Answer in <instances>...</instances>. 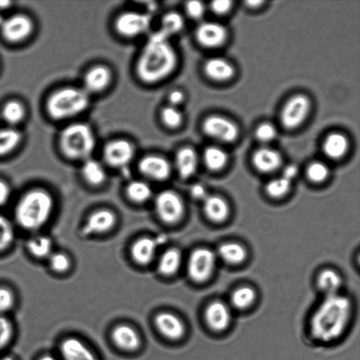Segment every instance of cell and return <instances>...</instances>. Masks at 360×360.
<instances>
[{
	"instance_id": "1",
	"label": "cell",
	"mask_w": 360,
	"mask_h": 360,
	"mask_svg": "<svg viewBox=\"0 0 360 360\" xmlns=\"http://www.w3.org/2000/svg\"><path fill=\"white\" fill-rule=\"evenodd\" d=\"M177 65L178 56L169 38L158 31L149 37L141 51L136 74L142 82L154 84L169 77Z\"/></svg>"
},
{
	"instance_id": "2",
	"label": "cell",
	"mask_w": 360,
	"mask_h": 360,
	"mask_svg": "<svg viewBox=\"0 0 360 360\" xmlns=\"http://www.w3.org/2000/svg\"><path fill=\"white\" fill-rule=\"evenodd\" d=\"M350 314L351 304L346 297L338 293L327 295L311 318V335L323 342L338 339L345 331Z\"/></svg>"
},
{
	"instance_id": "3",
	"label": "cell",
	"mask_w": 360,
	"mask_h": 360,
	"mask_svg": "<svg viewBox=\"0 0 360 360\" xmlns=\"http://www.w3.org/2000/svg\"><path fill=\"white\" fill-rule=\"evenodd\" d=\"M54 207L52 195L42 188H33L25 192L14 209V217L22 229L35 232L49 221Z\"/></svg>"
},
{
	"instance_id": "4",
	"label": "cell",
	"mask_w": 360,
	"mask_h": 360,
	"mask_svg": "<svg viewBox=\"0 0 360 360\" xmlns=\"http://www.w3.org/2000/svg\"><path fill=\"white\" fill-rule=\"evenodd\" d=\"M96 136L91 127L84 122L67 126L60 136L63 155L72 160H86L96 147Z\"/></svg>"
},
{
	"instance_id": "5",
	"label": "cell",
	"mask_w": 360,
	"mask_h": 360,
	"mask_svg": "<svg viewBox=\"0 0 360 360\" xmlns=\"http://www.w3.org/2000/svg\"><path fill=\"white\" fill-rule=\"evenodd\" d=\"M89 105L90 95L82 88L65 87L50 96L47 110L53 118L64 120L84 112Z\"/></svg>"
},
{
	"instance_id": "6",
	"label": "cell",
	"mask_w": 360,
	"mask_h": 360,
	"mask_svg": "<svg viewBox=\"0 0 360 360\" xmlns=\"http://www.w3.org/2000/svg\"><path fill=\"white\" fill-rule=\"evenodd\" d=\"M151 21V16L148 13L130 11L120 14L114 25L120 35L133 38L146 32Z\"/></svg>"
},
{
	"instance_id": "7",
	"label": "cell",
	"mask_w": 360,
	"mask_h": 360,
	"mask_svg": "<svg viewBox=\"0 0 360 360\" xmlns=\"http://www.w3.org/2000/svg\"><path fill=\"white\" fill-rule=\"evenodd\" d=\"M215 265L214 253L207 248H198L191 255L188 262V273L195 282L208 279Z\"/></svg>"
},
{
	"instance_id": "8",
	"label": "cell",
	"mask_w": 360,
	"mask_h": 360,
	"mask_svg": "<svg viewBox=\"0 0 360 360\" xmlns=\"http://www.w3.org/2000/svg\"><path fill=\"white\" fill-rule=\"evenodd\" d=\"M202 129L207 136L224 142L234 141L238 134V129L235 123L219 115L206 117Z\"/></svg>"
},
{
	"instance_id": "9",
	"label": "cell",
	"mask_w": 360,
	"mask_h": 360,
	"mask_svg": "<svg viewBox=\"0 0 360 360\" xmlns=\"http://www.w3.org/2000/svg\"><path fill=\"white\" fill-rule=\"evenodd\" d=\"M155 208L162 221L172 224L181 219L184 207L181 199L176 193L165 191L156 198Z\"/></svg>"
},
{
	"instance_id": "10",
	"label": "cell",
	"mask_w": 360,
	"mask_h": 360,
	"mask_svg": "<svg viewBox=\"0 0 360 360\" xmlns=\"http://www.w3.org/2000/svg\"><path fill=\"white\" fill-rule=\"evenodd\" d=\"M309 109V101L304 95H296L288 101L282 110L281 121L287 129L298 127L305 119Z\"/></svg>"
},
{
	"instance_id": "11",
	"label": "cell",
	"mask_w": 360,
	"mask_h": 360,
	"mask_svg": "<svg viewBox=\"0 0 360 360\" xmlns=\"http://www.w3.org/2000/svg\"><path fill=\"white\" fill-rule=\"evenodd\" d=\"M135 153L133 144L125 139H115L108 142L103 148L105 162L113 167H124L131 162Z\"/></svg>"
},
{
	"instance_id": "12",
	"label": "cell",
	"mask_w": 360,
	"mask_h": 360,
	"mask_svg": "<svg viewBox=\"0 0 360 360\" xmlns=\"http://www.w3.org/2000/svg\"><path fill=\"white\" fill-rule=\"evenodd\" d=\"M56 352L60 360H97L81 340L72 336L60 340Z\"/></svg>"
},
{
	"instance_id": "13",
	"label": "cell",
	"mask_w": 360,
	"mask_h": 360,
	"mask_svg": "<svg viewBox=\"0 0 360 360\" xmlns=\"http://www.w3.org/2000/svg\"><path fill=\"white\" fill-rule=\"evenodd\" d=\"M112 79L110 68L103 65H94L85 72L82 88L89 95L101 93L110 86Z\"/></svg>"
},
{
	"instance_id": "14",
	"label": "cell",
	"mask_w": 360,
	"mask_h": 360,
	"mask_svg": "<svg viewBox=\"0 0 360 360\" xmlns=\"http://www.w3.org/2000/svg\"><path fill=\"white\" fill-rule=\"evenodd\" d=\"M195 39L202 46L214 48L221 45L226 37V28L215 22H201L195 32Z\"/></svg>"
},
{
	"instance_id": "15",
	"label": "cell",
	"mask_w": 360,
	"mask_h": 360,
	"mask_svg": "<svg viewBox=\"0 0 360 360\" xmlns=\"http://www.w3.org/2000/svg\"><path fill=\"white\" fill-rule=\"evenodd\" d=\"M1 27L2 33L7 40L19 41L30 34L32 25L29 18L18 14L5 19Z\"/></svg>"
},
{
	"instance_id": "16",
	"label": "cell",
	"mask_w": 360,
	"mask_h": 360,
	"mask_svg": "<svg viewBox=\"0 0 360 360\" xmlns=\"http://www.w3.org/2000/svg\"><path fill=\"white\" fill-rule=\"evenodd\" d=\"M205 321L214 331L226 330L231 321V313L229 307L219 301L210 303L205 312Z\"/></svg>"
},
{
	"instance_id": "17",
	"label": "cell",
	"mask_w": 360,
	"mask_h": 360,
	"mask_svg": "<svg viewBox=\"0 0 360 360\" xmlns=\"http://www.w3.org/2000/svg\"><path fill=\"white\" fill-rule=\"evenodd\" d=\"M155 323L160 333L170 340H179L185 333V326L182 321L169 312L159 313L155 316Z\"/></svg>"
},
{
	"instance_id": "18",
	"label": "cell",
	"mask_w": 360,
	"mask_h": 360,
	"mask_svg": "<svg viewBox=\"0 0 360 360\" xmlns=\"http://www.w3.org/2000/svg\"><path fill=\"white\" fill-rule=\"evenodd\" d=\"M139 168L144 175L155 180H164L170 173V165L167 160L155 155L143 157L139 162Z\"/></svg>"
},
{
	"instance_id": "19",
	"label": "cell",
	"mask_w": 360,
	"mask_h": 360,
	"mask_svg": "<svg viewBox=\"0 0 360 360\" xmlns=\"http://www.w3.org/2000/svg\"><path fill=\"white\" fill-rule=\"evenodd\" d=\"M115 214L108 210L94 212L87 219L82 230L84 236L99 233L110 230L115 224Z\"/></svg>"
},
{
	"instance_id": "20",
	"label": "cell",
	"mask_w": 360,
	"mask_h": 360,
	"mask_svg": "<svg viewBox=\"0 0 360 360\" xmlns=\"http://www.w3.org/2000/svg\"><path fill=\"white\" fill-rule=\"evenodd\" d=\"M112 338L115 344L124 350H136L141 345V339L137 332L127 325L116 326L112 330Z\"/></svg>"
},
{
	"instance_id": "21",
	"label": "cell",
	"mask_w": 360,
	"mask_h": 360,
	"mask_svg": "<svg viewBox=\"0 0 360 360\" xmlns=\"http://www.w3.org/2000/svg\"><path fill=\"white\" fill-rule=\"evenodd\" d=\"M280 153L270 148L257 150L252 157L254 166L260 172H269L276 169L281 163Z\"/></svg>"
},
{
	"instance_id": "22",
	"label": "cell",
	"mask_w": 360,
	"mask_h": 360,
	"mask_svg": "<svg viewBox=\"0 0 360 360\" xmlns=\"http://www.w3.org/2000/svg\"><path fill=\"white\" fill-rule=\"evenodd\" d=\"M205 74L214 81H225L234 74L233 66L221 58H211L205 61L203 66Z\"/></svg>"
},
{
	"instance_id": "23",
	"label": "cell",
	"mask_w": 360,
	"mask_h": 360,
	"mask_svg": "<svg viewBox=\"0 0 360 360\" xmlns=\"http://www.w3.org/2000/svg\"><path fill=\"white\" fill-rule=\"evenodd\" d=\"M18 335V326L13 316L0 315V355L9 352Z\"/></svg>"
},
{
	"instance_id": "24",
	"label": "cell",
	"mask_w": 360,
	"mask_h": 360,
	"mask_svg": "<svg viewBox=\"0 0 360 360\" xmlns=\"http://www.w3.org/2000/svg\"><path fill=\"white\" fill-rule=\"evenodd\" d=\"M176 165L179 175L186 179L192 176L198 165L195 151L191 147H184L176 155Z\"/></svg>"
},
{
	"instance_id": "25",
	"label": "cell",
	"mask_w": 360,
	"mask_h": 360,
	"mask_svg": "<svg viewBox=\"0 0 360 360\" xmlns=\"http://www.w3.org/2000/svg\"><path fill=\"white\" fill-rule=\"evenodd\" d=\"M158 240L151 238H142L133 245L131 255L139 264H147L153 257L158 247Z\"/></svg>"
},
{
	"instance_id": "26",
	"label": "cell",
	"mask_w": 360,
	"mask_h": 360,
	"mask_svg": "<svg viewBox=\"0 0 360 360\" xmlns=\"http://www.w3.org/2000/svg\"><path fill=\"white\" fill-rule=\"evenodd\" d=\"M204 211L212 221H224L229 215V208L226 202L219 196H207L204 201Z\"/></svg>"
},
{
	"instance_id": "27",
	"label": "cell",
	"mask_w": 360,
	"mask_h": 360,
	"mask_svg": "<svg viewBox=\"0 0 360 360\" xmlns=\"http://www.w3.org/2000/svg\"><path fill=\"white\" fill-rule=\"evenodd\" d=\"M52 240L48 236L35 234L27 241V249L34 257L38 259L48 258L53 252Z\"/></svg>"
},
{
	"instance_id": "28",
	"label": "cell",
	"mask_w": 360,
	"mask_h": 360,
	"mask_svg": "<svg viewBox=\"0 0 360 360\" xmlns=\"http://www.w3.org/2000/svg\"><path fill=\"white\" fill-rule=\"evenodd\" d=\"M348 148L346 137L339 133H333L327 136L323 145L324 153L332 159L342 157Z\"/></svg>"
},
{
	"instance_id": "29",
	"label": "cell",
	"mask_w": 360,
	"mask_h": 360,
	"mask_svg": "<svg viewBox=\"0 0 360 360\" xmlns=\"http://www.w3.org/2000/svg\"><path fill=\"white\" fill-rule=\"evenodd\" d=\"M160 25L161 27L159 31L169 38L183 30L185 26V20L179 13L169 11L163 15Z\"/></svg>"
},
{
	"instance_id": "30",
	"label": "cell",
	"mask_w": 360,
	"mask_h": 360,
	"mask_svg": "<svg viewBox=\"0 0 360 360\" xmlns=\"http://www.w3.org/2000/svg\"><path fill=\"white\" fill-rule=\"evenodd\" d=\"M82 173L85 180L92 185L101 184L105 179L104 168L101 163L93 159L85 160Z\"/></svg>"
},
{
	"instance_id": "31",
	"label": "cell",
	"mask_w": 360,
	"mask_h": 360,
	"mask_svg": "<svg viewBox=\"0 0 360 360\" xmlns=\"http://www.w3.org/2000/svg\"><path fill=\"white\" fill-rule=\"evenodd\" d=\"M218 253L224 261L229 264L240 263L246 257L245 249L235 243L221 244L218 248Z\"/></svg>"
},
{
	"instance_id": "32",
	"label": "cell",
	"mask_w": 360,
	"mask_h": 360,
	"mask_svg": "<svg viewBox=\"0 0 360 360\" xmlns=\"http://www.w3.org/2000/svg\"><path fill=\"white\" fill-rule=\"evenodd\" d=\"M203 160L210 169L219 170L226 164L228 155L223 149L217 146H210L204 150Z\"/></svg>"
},
{
	"instance_id": "33",
	"label": "cell",
	"mask_w": 360,
	"mask_h": 360,
	"mask_svg": "<svg viewBox=\"0 0 360 360\" xmlns=\"http://www.w3.org/2000/svg\"><path fill=\"white\" fill-rule=\"evenodd\" d=\"M181 263V254L176 249L167 250L160 257L158 271L163 275L169 276L174 274Z\"/></svg>"
},
{
	"instance_id": "34",
	"label": "cell",
	"mask_w": 360,
	"mask_h": 360,
	"mask_svg": "<svg viewBox=\"0 0 360 360\" xmlns=\"http://www.w3.org/2000/svg\"><path fill=\"white\" fill-rule=\"evenodd\" d=\"M160 117L163 125L171 129L179 128L184 120V114L180 108L169 105L162 108Z\"/></svg>"
},
{
	"instance_id": "35",
	"label": "cell",
	"mask_w": 360,
	"mask_h": 360,
	"mask_svg": "<svg viewBox=\"0 0 360 360\" xmlns=\"http://www.w3.org/2000/svg\"><path fill=\"white\" fill-rule=\"evenodd\" d=\"M17 305L15 291L9 286L0 285V315L13 316Z\"/></svg>"
},
{
	"instance_id": "36",
	"label": "cell",
	"mask_w": 360,
	"mask_h": 360,
	"mask_svg": "<svg viewBox=\"0 0 360 360\" xmlns=\"http://www.w3.org/2000/svg\"><path fill=\"white\" fill-rule=\"evenodd\" d=\"M341 282L339 275L330 269L322 271L318 277L319 287L327 295L336 294L340 287Z\"/></svg>"
},
{
	"instance_id": "37",
	"label": "cell",
	"mask_w": 360,
	"mask_h": 360,
	"mask_svg": "<svg viewBox=\"0 0 360 360\" xmlns=\"http://www.w3.org/2000/svg\"><path fill=\"white\" fill-rule=\"evenodd\" d=\"M20 140V134L15 129H0V156L8 154L15 148Z\"/></svg>"
},
{
	"instance_id": "38",
	"label": "cell",
	"mask_w": 360,
	"mask_h": 360,
	"mask_svg": "<svg viewBox=\"0 0 360 360\" xmlns=\"http://www.w3.org/2000/svg\"><path fill=\"white\" fill-rule=\"evenodd\" d=\"M255 300V292L250 287L244 286L236 289L231 295V304L238 309L250 307Z\"/></svg>"
},
{
	"instance_id": "39",
	"label": "cell",
	"mask_w": 360,
	"mask_h": 360,
	"mask_svg": "<svg viewBox=\"0 0 360 360\" xmlns=\"http://www.w3.org/2000/svg\"><path fill=\"white\" fill-rule=\"evenodd\" d=\"M15 231L10 220L0 213V252L8 249L13 243Z\"/></svg>"
},
{
	"instance_id": "40",
	"label": "cell",
	"mask_w": 360,
	"mask_h": 360,
	"mask_svg": "<svg viewBox=\"0 0 360 360\" xmlns=\"http://www.w3.org/2000/svg\"><path fill=\"white\" fill-rule=\"evenodd\" d=\"M127 192L132 200L141 202L150 198L152 191L146 183L134 181L129 184Z\"/></svg>"
},
{
	"instance_id": "41",
	"label": "cell",
	"mask_w": 360,
	"mask_h": 360,
	"mask_svg": "<svg viewBox=\"0 0 360 360\" xmlns=\"http://www.w3.org/2000/svg\"><path fill=\"white\" fill-rule=\"evenodd\" d=\"M2 113L6 122L10 124H16L22 119L25 110L19 102L11 101L5 105Z\"/></svg>"
},
{
	"instance_id": "42",
	"label": "cell",
	"mask_w": 360,
	"mask_h": 360,
	"mask_svg": "<svg viewBox=\"0 0 360 360\" xmlns=\"http://www.w3.org/2000/svg\"><path fill=\"white\" fill-rule=\"evenodd\" d=\"M291 181L281 176L270 181L266 186V193L271 197L284 195L289 190Z\"/></svg>"
},
{
	"instance_id": "43",
	"label": "cell",
	"mask_w": 360,
	"mask_h": 360,
	"mask_svg": "<svg viewBox=\"0 0 360 360\" xmlns=\"http://www.w3.org/2000/svg\"><path fill=\"white\" fill-rule=\"evenodd\" d=\"M47 259L51 269L57 273L65 272L70 268V259L63 252H52Z\"/></svg>"
},
{
	"instance_id": "44",
	"label": "cell",
	"mask_w": 360,
	"mask_h": 360,
	"mask_svg": "<svg viewBox=\"0 0 360 360\" xmlns=\"http://www.w3.org/2000/svg\"><path fill=\"white\" fill-rule=\"evenodd\" d=\"M329 174L328 167L321 162L311 163L307 169V174L309 179L314 182H321L327 178Z\"/></svg>"
},
{
	"instance_id": "45",
	"label": "cell",
	"mask_w": 360,
	"mask_h": 360,
	"mask_svg": "<svg viewBox=\"0 0 360 360\" xmlns=\"http://www.w3.org/2000/svg\"><path fill=\"white\" fill-rule=\"evenodd\" d=\"M185 11L189 18L198 20L203 16L205 12V6L200 1H189L186 3Z\"/></svg>"
},
{
	"instance_id": "46",
	"label": "cell",
	"mask_w": 360,
	"mask_h": 360,
	"mask_svg": "<svg viewBox=\"0 0 360 360\" xmlns=\"http://www.w3.org/2000/svg\"><path fill=\"white\" fill-rule=\"evenodd\" d=\"M255 135L258 140L263 142H268L275 138L276 130L272 124L263 123L257 128Z\"/></svg>"
},
{
	"instance_id": "47",
	"label": "cell",
	"mask_w": 360,
	"mask_h": 360,
	"mask_svg": "<svg viewBox=\"0 0 360 360\" xmlns=\"http://www.w3.org/2000/svg\"><path fill=\"white\" fill-rule=\"evenodd\" d=\"M185 94L180 89H173L168 96V105L179 108L185 101Z\"/></svg>"
},
{
	"instance_id": "48",
	"label": "cell",
	"mask_w": 360,
	"mask_h": 360,
	"mask_svg": "<svg viewBox=\"0 0 360 360\" xmlns=\"http://www.w3.org/2000/svg\"><path fill=\"white\" fill-rule=\"evenodd\" d=\"M231 4L229 0H217L211 3L210 8L214 13L221 15L229 11Z\"/></svg>"
},
{
	"instance_id": "49",
	"label": "cell",
	"mask_w": 360,
	"mask_h": 360,
	"mask_svg": "<svg viewBox=\"0 0 360 360\" xmlns=\"http://www.w3.org/2000/svg\"><path fill=\"white\" fill-rule=\"evenodd\" d=\"M11 187L4 180L0 179V207H3L11 196Z\"/></svg>"
},
{
	"instance_id": "50",
	"label": "cell",
	"mask_w": 360,
	"mask_h": 360,
	"mask_svg": "<svg viewBox=\"0 0 360 360\" xmlns=\"http://www.w3.org/2000/svg\"><path fill=\"white\" fill-rule=\"evenodd\" d=\"M191 193L196 199H205L207 193L205 187L201 184H195L191 190Z\"/></svg>"
},
{
	"instance_id": "51",
	"label": "cell",
	"mask_w": 360,
	"mask_h": 360,
	"mask_svg": "<svg viewBox=\"0 0 360 360\" xmlns=\"http://www.w3.org/2000/svg\"><path fill=\"white\" fill-rule=\"evenodd\" d=\"M34 360H60L56 352L51 351H41L35 356Z\"/></svg>"
},
{
	"instance_id": "52",
	"label": "cell",
	"mask_w": 360,
	"mask_h": 360,
	"mask_svg": "<svg viewBox=\"0 0 360 360\" xmlns=\"http://www.w3.org/2000/svg\"><path fill=\"white\" fill-rule=\"evenodd\" d=\"M297 168L294 165H290L285 167L283 172V177L291 181L297 174Z\"/></svg>"
},
{
	"instance_id": "53",
	"label": "cell",
	"mask_w": 360,
	"mask_h": 360,
	"mask_svg": "<svg viewBox=\"0 0 360 360\" xmlns=\"http://www.w3.org/2000/svg\"><path fill=\"white\" fill-rule=\"evenodd\" d=\"M0 360H20V358L15 354L9 352L4 353L0 355Z\"/></svg>"
},
{
	"instance_id": "54",
	"label": "cell",
	"mask_w": 360,
	"mask_h": 360,
	"mask_svg": "<svg viewBox=\"0 0 360 360\" xmlns=\"http://www.w3.org/2000/svg\"><path fill=\"white\" fill-rule=\"evenodd\" d=\"M246 3L250 6L255 7V6H257L258 5H259L260 4H262V1H247Z\"/></svg>"
},
{
	"instance_id": "55",
	"label": "cell",
	"mask_w": 360,
	"mask_h": 360,
	"mask_svg": "<svg viewBox=\"0 0 360 360\" xmlns=\"http://www.w3.org/2000/svg\"><path fill=\"white\" fill-rule=\"evenodd\" d=\"M10 4H11V2L7 1H0V8H5L9 6Z\"/></svg>"
},
{
	"instance_id": "56",
	"label": "cell",
	"mask_w": 360,
	"mask_h": 360,
	"mask_svg": "<svg viewBox=\"0 0 360 360\" xmlns=\"http://www.w3.org/2000/svg\"><path fill=\"white\" fill-rule=\"evenodd\" d=\"M4 20H5V19L3 18V16L0 15V26H1V25H2V24H3V23H4Z\"/></svg>"
}]
</instances>
